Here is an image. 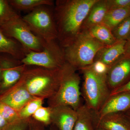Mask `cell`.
<instances>
[{
  "instance_id": "obj_1",
  "label": "cell",
  "mask_w": 130,
  "mask_h": 130,
  "mask_svg": "<svg viewBox=\"0 0 130 130\" xmlns=\"http://www.w3.org/2000/svg\"><path fill=\"white\" fill-rule=\"evenodd\" d=\"M97 0H58L54 13L58 41L63 48L70 45L81 32L84 21Z\"/></svg>"
},
{
  "instance_id": "obj_2",
  "label": "cell",
  "mask_w": 130,
  "mask_h": 130,
  "mask_svg": "<svg viewBox=\"0 0 130 130\" xmlns=\"http://www.w3.org/2000/svg\"><path fill=\"white\" fill-rule=\"evenodd\" d=\"M70 67L67 62L57 70L36 66L30 68L28 66L20 81L34 97L48 100L57 92Z\"/></svg>"
},
{
  "instance_id": "obj_3",
  "label": "cell",
  "mask_w": 130,
  "mask_h": 130,
  "mask_svg": "<svg viewBox=\"0 0 130 130\" xmlns=\"http://www.w3.org/2000/svg\"><path fill=\"white\" fill-rule=\"evenodd\" d=\"M105 46L88 31H81L71 43L63 48L66 61L76 70H81L92 65L98 53Z\"/></svg>"
},
{
  "instance_id": "obj_4",
  "label": "cell",
  "mask_w": 130,
  "mask_h": 130,
  "mask_svg": "<svg viewBox=\"0 0 130 130\" xmlns=\"http://www.w3.org/2000/svg\"><path fill=\"white\" fill-rule=\"evenodd\" d=\"M81 71L83 75L82 93L85 105L97 112L111 96V91L107 83L106 75L98 74L91 66Z\"/></svg>"
},
{
  "instance_id": "obj_5",
  "label": "cell",
  "mask_w": 130,
  "mask_h": 130,
  "mask_svg": "<svg viewBox=\"0 0 130 130\" xmlns=\"http://www.w3.org/2000/svg\"><path fill=\"white\" fill-rule=\"evenodd\" d=\"M54 7L40 6L22 17L32 32L46 42L58 39Z\"/></svg>"
},
{
  "instance_id": "obj_6",
  "label": "cell",
  "mask_w": 130,
  "mask_h": 130,
  "mask_svg": "<svg viewBox=\"0 0 130 130\" xmlns=\"http://www.w3.org/2000/svg\"><path fill=\"white\" fill-rule=\"evenodd\" d=\"M76 70L71 66L66 73L56 93L47 100L48 107L68 106L76 110L81 105V78Z\"/></svg>"
},
{
  "instance_id": "obj_7",
  "label": "cell",
  "mask_w": 130,
  "mask_h": 130,
  "mask_svg": "<svg viewBox=\"0 0 130 130\" xmlns=\"http://www.w3.org/2000/svg\"><path fill=\"white\" fill-rule=\"evenodd\" d=\"M21 61L28 66L51 70L61 68L67 63L64 49L58 40L46 42L43 49L40 52H29Z\"/></svg>"
},
{
  "instance_id": "obj_8",
  "label": "cell",
  "mask_w": 130,
  "mask_h": 130,
  "mask_svg": "<svg viewBox=\"0 0 130 130\" xmlns=\"http://www.w3.org/2000/svg\"><path fill=\"white\" fill-rule=\"evenodd\" d=\"M0 28L8 36L18 42L28 53L42 51L46 42L32 32L19 15Z\"/></svg>"
},
{
  "instance_id": "obj_9",
  "label": "cell",
  "mask_w": 130,
  "mask_h": 130,
  "mask_svg": "<svg viewBox=\"0 0 130 130\" xmlns=\"http://www.w3.org/2000/svg\"><path fill=\"white\" fill-rule=\"evenodd\" d=\"M0 66L2 71L0 90L2 93L18 83L28 67L10 55L0 56Z\"/></svg>"
},
{
  "instance_id": "obj_10",
  "label": "cell",
  "mask_w": 130,
  "mask_h": 130,
  "mask_svg": "<svg viewBox=\"0 0 130 130\" xmlns=\"http://www.w3.org/2000/svg\"><path fill=\"white\" fill-rule=\"evenodd\" d=\"M106 80L111 92L130 81V56L125 55L109 67Z\"/></svg>"
},
{
  "instance_id": "obj_11",
  "label": "cell",
  "mask_w": 130,
  "mask_h": 130,
  "mask_svg": "<svg viewBox=\"0 0 130 130\" xmlns=\"http://www.w3.org/2000/svg\"><path fill=\"white\" fill-rule=\"evenodd\" d=\"M35 98L20 80L14 86L0 95V101L7 104L18 112Z\"/></svg>"
},
{
  "instance_id": "obj_12",
  "label": "cell",
  "mask_w": 130,
  "mask_h": 130,
  "mask_svg": "<svg viewBox=\"0 0 130 130\" xmlns=\"http://www.w3.org/2000/svg\"><path fill=\"white\" fill-rule=\"evenodd\" d=\"M50 107L51 124L59 130H73L77 119L76 110L68 106Z\"/></svg>"
},
{
  "instance_id": "obj_13",
  "label": "cell",
  "mask_w": 130,
  "mask_h": 130,
  "mask_svg": "<svg viewBox=\"0 0 130 130\" xmlns=\"http://www.w3.org/2000/svg\"><path fill=\"white\" fill-rule=\"evenodd\" d=\"M130 109V91L110 96L100 110L95 112L101 118L109 113H122Z\"/></svg>"
},
{
  "instance_id": "obj_14",
  "label": "cell",
  "mask_w": 130,
  "mask_h": 130,
  "mask_svg": "<svg viewBox=\"0 0 130 130\" xmlns=\"http://www.w3.org/2000/svg\"><path fill=\"white\" fill-rule=\"evenodd\" d=\"M96 128L106 130H130V124L123 113H109L101 118L97 117L93 111Z\"/></svg>"
},
{
  "instance_id": "obj_15",
  "label": "cell",
  "mask_w": 130,
  "mask_h": 130,
  "mask_svg": "<svg viewBox=\"0 0 130 130\" xmlns=\"http://www.w3.org/2000/svg\"><path fill=\"white\" fill-rule=\"evenodd\" d=\"M126 40H117L109 46L100 50L96 55L94 61H100L109 67L125 55Z\"/></svg>"
},
{
  "instance_id": "obj_16",
  "label": "cell",
  "mask_w": 130,
  "mask_h": 130,
  "mask_svg": "<svg viewBox=\"0 0 130 130\" xmlns=\"http://www.w3.org/2000/svg\"><path fill=\"white\" fill-rule=\"evenodd\" d=\"M108 10L106 0H97L84 21L81 31L87 30L93 26L102 23Z\"/></svg>"
},
{
  "instance_id": "obj_17",
  "label": "cell",
  "mask_w": 130,
  "mask_h": 130,
  "mask_svg": "<svg viewBox=\"0 0 130 130\" xmlns=\"http://www.w3.org/2000/svg\"><path fill=\"white\" fill-rule=\"evenodd\" d=\"M28 53L18 42L8 36L0 28V54H6L21 60Z\"/></svg>"
},
{
  "instance_id": "obj_18",
  "label": "cell",
  "mask_w": 130,
  "mask_h": 130,
  "mask_svg": "<svg viewBox=\"0 0 130 130\" xmlns=\"http://www.w3.org/2000/svg\"><path fill=\"white\" fill-rule=\"evenodd\" d=\"M77 119L73 130H96L93 111L86 105H81L76 110Z\"/></svg>"
},
{
  "instance_id": "obj_19",
  "label": "cell",
  "mask_w": 130,
  "mask_h": 130,
  "mask_svg": "<svg viewBox=\"0 0 130 130\" xmlns=\"http://www.w3.org/2000/svg\"><path fill=\"white\" fill-rule=\"evenodd\" d=\"M86 30L91 36L105 46L112 45L117 41L112 30L102 23L93 26Z\"/></svg>"
},
{
  "instance_id": "obj_20",
  "label": "cell",
  "mask_w": 130,
  "mask_h": 130,
  "mask_svg": "<svg viewBox=\"0 0 130 130\" xmlns=\"http://www.w3.org/2000/svg\"><path fill=\"white\" fill-rule=\"evenodd\" d=\"M130 16V8H118L108 10L102 23L111 30Z\"/></svg>"
},
{
  "instance_id": "obj_21",
  "label": "cell",
  "mask_w": 130,
  "mask_h": 130,
  "mask_svg": "<svg viewBox=\"0 0 130 130\" xmlns=\"http://www.w3.org/2000/svg\"><path fill=\"white\" fill-rule=\"evenodd\" d=\"M8 2L14 9L30 12L40 6H54L55 5L52 0H9Z\"/></svg>"
},
{
  "instance_id": "obj_22",
  "label": "cell",
  "mask_w": 130,
  "mask_h": 130,
  "mask_svg": "<svg viewBox=\"0 0 130 130\" xmlns=\"http://www.w3.org/2000/svg\"><path fill=\"white\" fill-rule=\"evenodd\" d=\"M18 15L8 1L0 0V27Z\"/></svg>"
},
{
  "instance_id": "obj_23",
  "label": "cell",
  "mask_w": 130,
  "mask_h": 130,
  "mask_svg": "<svg viewBox=\"0 0 130 130\" xmlns=\"http://www.w3.org/2000/svg\"><path fill=\"white\" fill-rule=\"evenodd\" d=\"M44 100L35 98L27 103L18 112L20 119H28L31 118L39 108L43 106Z\"/></svg>"
},
{
  "instance_id": "obj_24",
  "label": "cell",
  "mask_w": 130,
  "mask_h": 130,
  "mask_svg": "<svg viewBox=\"0 0 130 130\" xmlns=\"http://www.w3.org/2000/svg\"><path fill=\"white\" fill-rule=\"evenodd\" d=\"M117 40H127L130 37V16L112 30Z\"/></svg>"
},
{
  "instance_id": "obj_25",
  "label": "cell",
  "mask_w": 130,
  "mask_h": 130,
  "mask_svg": "<svg viewBox=\"0 0 130 130\" xmlns=\"http://www.w3.org/2000/svg\"><path fill=\"white\" fill-rule=\"evenodd\" d=\"M31 117L35 120L42 123L46 126L51 124V112L49 107L42 106L40 107Z\"/></svg>"
},
{
  "instance_id": "obj_26",
  "label": "cell",
  "mask_w": 130,
  "mask_h": 130,
  "mask_svg": "<svg viewBox=\"0 0 130 130\" xmlns=\"http://www.w3.org/2000/svg\"><path fill=\"white\" fill-rule=\"evenodd\" d=\"M0 115L8 123L20 119L18 112L7 104L0 101Z\"/></svg>"
},
{
  "instance_id": "obj_27",
  "label": "cell",
  "mask_w": 130,
  "mask_h": 130,
  "mask_svg": "<svg viewBox=\"0 0 130 130\" xmlns=\"http://www.w3.org/2000/svg\"><path fill=\"white\" fill-rule=\"evenodd\" d=\"M30 118L19 119L8 123L2 130H29V121Z\"/></svg>"
},
{
  "instance_id": "obj_28",
  "label": "cell",
  "mask_w": 130,
  "mask_h": 130,
  "mask_svg": "<svg viewBox=\"0 0 130 130\" xmlns=\"http://www.w3.org/2000/svg\"><path fill=\"white\" fill-rule=\"evenodd\" d=\"M106 2L109 10L130 8V0H106Z\"/></svg>"
},
{
  "instance_id": "obj_29",
  "label": "cell",
  "mask_w": 130,
  "mask_h": 130,
  "mask_svg": "<svg viewBox=\"0 0 130 130\" xmlns=\"http://www.w3.org/2000/svg\"><path fill=\"white\" fill-rule=\"evenodd\" d=\"M90 66L95 72L101 75H106L109 68V66L100 61H95Z\"/></svg>"
},
{
  "instance_id": "obj_30",
  "label": "cell",
  "mask_w": 130,
  "mask_h": 130,
  "mask_svg": "<svg viewBox=\"0 0 130 130\" xmlns=\"http://www.w3.org/2000/svg\"><path fill=\"white\" fill-rule=\"evenodd\" d=\"M46 127L42 123L35 120L32 117L29 119V130H44Z\"/></svg>"
},
{
  "instance_id": "obj_31",
  "label": "cell",
  "mask_w": 130,
  "mask_h": 130,
  "mask_svg": "<svg viewBox=\"0 0 130 130\" xmlns=\"http://www.w3.org/2000/svg\"><path fill=\"white\" fill-rule=\"evenodd\" d=\"M130 91V80L124 85L116 89L111 92V95L116 94L123 92Z\"/></svg>"
},
{
  "instance_id": "obj_32",
  "label": "cell",
  "mask_w": 130,
  "mask_h": 130,
  "mask_svg": "<svg viewBox=\"0 0 130 130\" xmlns=\"http://www.w3.org/2000/svg\"><path fill=\"white\" fill-rule=\"evenodd\" d=\"M125 55L130 56V37L126 40L125 45Z\"/></svg>"
},
{
  "instance_id": "obj_33",
  "label": "cell",
  "mask_w": 130,
  "mask_h": 130,
  "mask_svg": "<svg viewBox=\"0 0 130 130\" xmlns=\"http://www.w3.org/2000/svg\"><path fill=\"white\" fill-rule=\"evenodd\" d=\"M8 123L7 121L0 115V130H2Z\"/></svg>"
},
{
  "instance_id": "obj_34",
  "label": "cell",
  "mask_w": 130,
  "mask_h": 130,
  "mask_svg": "<svg viewBox=\"0 0 130 130\" xmlns=\"http://www.w3.org/2000/svg\"><path fill=\"white\" fill-rule=\"evenodd\" d=\"M122 113L130 124V109Z\"/></svg>"
},
{
  "instance_id": "obj_35",
  "label": "cell",
  "mask_w": 130,
  "mask_h": 130,
  "mask_svg": "<svg viewBox=\"0 0 130 130\" xmlns=\"http://www.w3.org/2000/svg\"><path fill=\"white\" fill-rule=\"evenodd\" d=\"M44 130H46V129H45ZM48 130H59L58 129V128H56V126H55L54 125L52 124H51L50 125V126L49 129Z\"/></svg>"
},
{
  "instance_id": "obj_36",
  "label": "cell",
  "mask_w": 130,
  "mask_h": 130,
  "mask_svg": "<svg viewBox=\"0 0 130 130\" xmlns=\"http://www.w3.org/2000/svg\"><path fill=\"white\" fill-rule=\"evenodd\" d=\"M1 77H2L1 68V66H0V84H1Z\"/></svg>"
},
{
  "instance_id": "obj_37",
  "label": "cell",
  "mask_w": 130,
  "mask_h": 130,
  "mask_svg": "<svg viewBox=\"0 0 130 130\" xmlns=\"http://www.w3.org/2000/svg\"><path fill=\"white\" fill-rule=\"evenodd\" d=\"M96 130H106L105 129H102V128H96Z\"/></svg>"
}]
</instances>
